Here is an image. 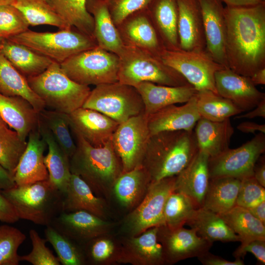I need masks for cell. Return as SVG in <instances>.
Returning a JSON list of instances; mask_svg holds the SVG:
<instances>
[{
    "mask_svg": "<svg viewBox=\"0 0 265 265\" xmlns=\"http://www.w3.org/2000/svg\"><path fill=\"white\" fill-rule=\"evenodd\" d=\"M228 68L250 77L265 67V1L224 6Z\"/></svg>",
    "mask_w": 265,
    "mask_h": 265,
    "instance_id": "6da1fadb",
    "label": "cell"
},
{
    "mask_svg": "<svg viewBox=\"0 0 265 265\" xmlns=\"http://www.w3.org/2000/svg\"><path fill=\"white\" fill-rule=\"evenodd\" d=\"M198 150L193 131L160 132L150 135L142 166L155 182L178 175Z\"/></svg>",
    "mask_w": 265,
    "mask_h": 265,
    "instance_id": "7a4b0ae2",
    "label": "cell"
},
{
    "mask_svg": "<svg viewBox=\"0 0 265 265\" xmlns=\"http://www.w3.org/2000/svg\"><path fill=\"white\" fill-rule=\"evenodd\" d=\"M72 133L76 150L70 159L71 173L83 179L95 194L108 192L123 172L111 139L103 146L94 147L79 134Z\"/></svg>",
    "mask_w": 265,
    "mask_h": 265,
    "instance_id": "3957f363",
    "label": "cell"
},
{
    "mask_svg": "<svg viewBox=\"0 0 265 265\" xmlns=\"http://www.w3.org/2000/svg\"><path fill=\"white\" fill-rule=\"evenodd\" d=\"M20 219L48 226L63 212L64 194L49 180L1 190Z\"/></svg>",
    "mask_w": 265,
    "mask_h": 265,
    "instance_id": "277c9868",
    "label": "cell"
},
{
    "mask_svg": "<svg viewBox=\"0 0 265 265\" xmlns=\"http://www.w3.org/2000/svg\"><path fill=\"white\" fill-rule=\"evenodd\" d=\"M118 56V81L121 83L133 87L142 82L173 86L189 83L159 57L145 49L125 43Z\"/></svg>",
    "mask_w": 265,
    "mask_h": 265,
    "instance_id": "5b68a950",
    "label": "cell"
},
{
    "mask_svg": "<svg viewBox=\"0 0 265 265\" xmlns=\"http://www.w3.org/2000/svg\"><path fill=\"white\" fill-rule=\"evenodd\" d=\"M27 80L46 106L67 114L81 107L91 91L89 86L71 80L54 61L41 74Z\"/></svg>",
    "mask_w": 265,
    "mask_h": 265,
    "instance_id": "8992f818",
    "label": "cell"
},
{
    "mask_svg": "<svg viewBox=\"0 0 265 265\" xmlns=\"http://www.w3.org/2000/svg\"><path fill=\"white\" fill-rule=\"evenodd\" d=\"M8 39L23 44L61 64L72 56L96 47L95 39L79 30L39 32L29 29Z\"/></svg>",
    "mask_w": 265,
    "mask_h": 265,
    "instance_id": "52a82bcc",
    "label": "cell"
},
{
    "mask_svg": "<svg viewBox=\"0 0 265 265\" xmlns=\"http://www.w3.org/2000/svg\"><path fill=\"white\" fill-rule=\"evenodd\" d=\"M60 65L71 80L80 84L96 86L118 81L119 56L98 45L72 56Z\"/></svg>",
    "mask_w": 265,
    "mask_h": 265,
    "instance_id": "ba28073f",
    "label": "cell"
},
{
    "mask_svg": "<svg viewBox=\"0 0 265 265\" xmlns=\"http://www.w3.org/2000/svg\"><path fill=\"white\" fill-rule=\"evenodd\" d=\"M82 107L98 111L119 124L144 113V105L136 89L119 81L96 85Z\"/></svg>",
    "mask_w": 265,
    "mask_h": 265,
    "instance_id": "9c48e42d",
    "label": "cell"
},
{
    "mask_svg": "<svg viewBox=\"0 0 265 265\" xmlns=\"http://www.w3.org/2000/svg\"><path fill=\"white\" fill-rule=\"evenodd\" d=\"M159 57L164 64L182 75L198 91L210 90L217 93L215 74L225 67L217 63L205 50L164 49Z\"/></svg>",
    "mask_w": 265,
    "mask_h": 265,
    "instance_id": "30bf717a",
    "label": "cell"
},
{
    "mask_svg": "<svg viewBox=\"0 0 265 265\" xmlns=\"http://www.w3.org/2000/svg\"><path fill=\"white\" fill-rule=\"evenodd\" d=\"M265 152V134L259 132L250 140L235 149H227L209 158L210 178L229 177L242 180L253 176L254 169Z\"/></svg>",
    "mask_w": 265,
    "mask_h": 265,
    "instance_id": "8fae6325",
    "label": "cell"
},
{
    "mask_svg": "<svg viewBox=\"0 0 265 265\" xmlns=\"http://www.w3.org/2000/svg\"><path fill=\"white\" fill-rule=\"evenodd\" d=\"M150 136L148 116L144 113L119 124L111 142L121 160L123 172L142 165Z\"/></svg>",
    "mask_w": 265,
    "mask_h": 265,
    "instance_id": "7c38bea8",
    "label": "cell"
},
{
    "mask_svg": "<svg viewBox=\"0 0 265 265\" xmlns=\"http://www.w3.org/2000/svg\"><path fill=\"white\" fill-rule=\"evenodd\" d=\"M175 176L151 183L141 203L128 216L126 226L132 236L154 227L164 225L163 210L174 191Z\"/></svg>",
    "mask_w": 265,
    "mask_h": 265,
    "instance_id": "4fadbf2b",
    "label": "cell"
},
{
    "mask_svg": "<svg viewBox=\"0 0 265 265\" xmlns=\"http://www.w3.org/2000/svg\"><path fill=\"white\" fill-rule=\"evenodd\" d=\"M158 240L162 247L165 263L174 264L186 259L198 257L209 251L212 243L207 241L191 228L170 229L159 227Z\"/></svg>",
    "mask_w": 265,
    "mask_h": 265,
    "instance_id": "5bb4252c",
    "label": "cell"
},
{
    "mask_svg": "<svg viewBox=\"0 0 265 265\" xmlns=\"http://www.w3.org/2000/svg\"><path fill=\"white\" fill-rule=\"evenodd\" d=\"M205 34V50L218 64L228 68L226 54V23L220 0H198Z\"/></svg>",
    "mask_w": 265,
    "mask_h": 265,
    "instance_id": "9a60e30c",
    "label": "cell"
},
{
    "mask_svg": "<svg viewBox=\"0 0 265 265\" xmlns=\"http://www.w3.org/2000/svg\"><path fill=\"white\" fill-rule=\"evenodd\" d=\"M214 79L218 94L231 101L243 112L253 109L265 98V94L256 88L250 77L229 68L217 71Z\"/></svg>",
    "mask_w": 265,
    "mask_h": 265,
    "instance_id": "2e32d148",
    "label": "cell"
},
{
    "mask_svg": "<svg viewBox=\"0 0 265 265\" xmlns=\"http://www.w3.org/2000/svg\"><path fill=\"white\" fill-rule=\"evenodd\" d=\"M68 115L72 132L94 147L103 146L111 139L119 124L98 111L83 107Z\"/></svg>",
    "mask_w": 265,
    "mask_h": 265,
    "instance_id": "e0dca14e",
    "label": "cell"
},
{
    "mask_svg": "<svg viewBox=\"0 0 265 265\" xmlns=\"http://www.w3.org/2000/svg\"><path fill=\"white\" fill-rule=\"evenodd\" d=\"M51 225L75 241L88 242L104 235L109 224L100 217L85 211L60 213Z\"/></svg>",
    "mask_w": 265,
    "mask_h": 265,
    "instance_id": "ac0fdd59",
    "label": "cell"
},
{
    "mask_svg": "<svg viewBox=\"0 0 265 265\" xmlns=\"http://www.w3.org/2000/svg\"><path fill=\"white\" fill-rule=\"evenodd\" d=\"M158 231L159 227H154L129 238L119 253L116 261L135 265L165 263L162 245L158 242Z\"/></svg>",
    "mask_w": 265,
    "mask_h": 265,
    "instance_id": "d6986e66",
    "label": "cell"
},
{
    "mask_svg": "<svg viewBox=\"0 0 265 265\" xmlns=\"http://www.w3.org/2000/svg\"><path fill=\"white\" fill-rule=\"evenodd\" d=\"M47 147L37 128L29 132L26 149L14 174L16 185H25L49 180L44 155Z\"/></svg>",
    "mask_w": 265,
    "mask_h": 265,
    "instance_id": "ffe728a7",
    "label": "cell"
},
{
    "mask_svg": "<svg viewBox=\"0 0 265 265\" xmlns=\"http://www.w3.org/2000/svg\"><path fill=\"white\" fill-rule=\"evenodd\" d=\"M209 157L198 150L189 164L175 176L174 191L189 197L196 208H201L208 189Z\"/></svg>",
    "mask_w": 265,
    "mask_h": 265,
    "instance_id": "44dd1931",
    "label": "cell"
},
{
    "mask_svg": "<svg viewBox=\"0 0 265 265\" xmlns=\"http://www.w3.org/2000/svg\"><path fill=\"white\" fill-rule=\"evenodd\" d=\"M196 95L183 105L168 106L147 115L150 135L162 131H193L201 118L197 108Z\"/></svg>",
    "mask_w": 265,
    "mask_h": 265,
    "instance_id": "7402d4cb",
    "label": "cell"
},
{
    "mask_svg": "<svg viewBox=\"0 0 265 265\" xmlns=\"http://www.w3.org/2000/svg\"><path fill=\"white\" fill-rule=\"evenodd\" d=\"M180 48L186 51L205 50L202 17L198 0H177Z\"/></svg>",
    "mask_w": 265,
    "mask_h": 265,
    "instance_id": "603a6c76",
    "label": "cell"
},
{
    "mask_svg": "<svg viewBox=\"0 0 265 265\" xmlns=\"http://www.w3.org/2000/svg\"><path fill=\"white\" fill-rule=\"evenodd\" d=\"M140 94L144 113L149 115L172 105L185 103L195 96L198 91L191 84L167 86L151 82H142L134 87Z\"/></svg>",
    "mask_w": 265,
    "mask_h": 265,
    "instance_id": "cb8c5ba5",
    "label": "cell"
},
{
    "mask_svg": "<svg viewBox=\"0 0 265 265\" xmlns=\"http://www.w3.org/2000/svg\"><path fill=\"white\" fill-rule=\"evenodd\" d=\"M0 117L26 141L29 132L37 128L39 115L24 98L0 93Z\"/></svg>",
    "mask_w": 265,
    "mask_h": 265,
    "instance_id": "d4e9b609",
    "label": "cell"
},
{
    "mask_svg": "<svg viewBox=\"0 0 265 265\" xmlns=\"http://www.w3.org/2000/svg\"><path fill=\"white\" fill-rule=\"evenodd\" d=\"M87 11L94 19L93 36L100 48L118 55L124 41L113 22L105 0H87Z\"/></svg>",
    "mask_w": 265,
    "mask_h": 265,
    "instance_id": "484cf974",
    "label": "cell"
},
{
    "mask_svg": "<svg viewBox=\"0 0 265 265\" xmlns=\"http://www.w3.org/2000/svg\"><path fill=\"white\" fill-rule=\"evenodd\" d=\"M37 128L48 148L44 162L49 173V180L64 195L72 174L70 158L61 148L39 116Z\"/></svg>",
    "mask_w": 265,
    "mask_h": 265,
    "instance_id": "4316f807",
    "label": "cell"
},
{
    "mask_svg": "<svg viewBox=\"0 0 265 265\" xmlns=\"http://www.w3.org/2000/svg\"><path fill=\"white\" fill-rule=\"evenodd\" d=\"M194 128L198 150L209 158L216 156L229 148L234 132L230 118L215 122L201 117Z\"/></svg>",
    "mask_w": 265,
    "mask_h": 265,
    "instance_id": "83f0119b",
    "label": "cell"
},
{
    "mask_svg": "<svg viewBox=\"0 0 265 265\" xmlns=\"http://www.w3.org/2000/svg\"><path fill=\"white\" fill-rule=\"evenodd\" d=\"M147 9L165 49H180L178 34L177 0H151Z\"/></svg>",
    "mask_w": 265,
    "mask_h": 265,
    "instance_id": "f1b7e54d",
    "label": "cell"
},
{
    "mask_svg": "<svg viewBox=\"0 0 265 265\" xmlns=\"http://www.w3.org/2000/svg\"><path fill=\"white\" fill-rule=\"evenodd\" d=\"M124 31L126 44L145 49L159 57L165 49L150 18L147 8L127 19Z\"/></svg>",
    "mask_w": 265,
    "mask_h": 265,
    "instance_id": "f546056e",
    "label": "cell"
},
{
    "mask_svg": "<svg viewBox=\"0 0 265 265\" xmlns=\"http://www.w3.org/2000/svg\"><path fill=\"white\" fill-rule=\"evenodd\" d=\"M104 201L95 195L89 185L79 176L72 174L64 195L63 211H85L104 219Z\"/></svg>",
    "mask_w": 265,
    "mask_h": 265,
    "instance_id": "4dcf8cb0",
    "label": "cell"
},
{
    "mask_svg": "<svg viewBox=\"0 0 265 265\" xmlns=\"http://www.w3.org/2000/svg\"><path fill=\"white\" fill-rule=\"evenodd\" d=\"M0 53L26 78L41 74L53 61L26 46L8 39H4Z\"/></svg>",
    "mask_w": 265,
    "mask_h": 265,
    "instance_id": "1f68e13d",
    "label": "cell"
},
{
    "mask_svg": "<svg viewBox=\"0 0 265 265\" xmlns=\"http://www.w3.org/2000/svg\"><path fill=\"white\" fill-rule=\"evenodd\" d=\"M0 93L8 96H19L27 100L39 113L44 109V101L32 90L27 78L0 53Z\"/></svg>",
    "mask_w": 265,
    "mask_h": 265,
    "instance_id": "d6a6232c",
    "label": "cell"
},
{
    "mask_svg": "<svg viewBox=\"0 0 265 265\" xmlns=\"http://www.w3.org/2000/svg\"><path fill=\"white\" fill-rule=\"evenodd\" d=\"M207 241L223 242L240 241L235 234L217 213L203 208H197L186 223Z\"/></svg>",
    "mask_w": 265,
    "mask_h": 265,
    "instance_id": "836d02e7",
    "label": "cell"
},
{
    "mask_svg": "<svg viewBox=\"0 0 265 265\" xmlns=\"http://www.w3.org/2000/svg\"><path fill=\"white\" fill-rule=\"evenodd\" d=\"M241 180L229 177L210 178L201 208L218 214L224 213L236 206Z\"/></svg>",
    "mask_w": 265,
    "mask_h": 265,
    "instance_id": "e575fe53",
    "label": "cell"
},
{
    "mask_svg": "<svg viewBox=\"0 0 265 265\" xmlns=\"http://www.w3.org/2000/svg\"><path fill=\"white\" fill-rule=\"evenodd\" d=\"M150 183L149 175L142 165L122 172L114 183L113 191L122 205L132 207L146 193Z\"/></svg>",
    "mask_w": 265,
    "mask_h": 265,
    "instance_id": "d590c367",
    "label": "cell"
},
{
    "mask_svg": "<svg viewBox=\"0 0 265 265\" xmlns=\"http://www.w3.org/2000/svg\"><path fill=\"white\" fill-rule=\"evenodd\" d=\"M219 215L240 238L241 244L256 239L265 240V225L247 209L235 206L227 212Z\"/></svg>",
    "mask_w": 265,
    "mask_h": 265,
    "instance_id": "8d00e7d4",
    "label": "cell"
},
{
    "mask_svg": "<svg viewBox=\"0 0 265 265\" xmlns=\"http://www.w3.org/2000/svg\"><path fill=\"white\" fill-rule=\"evenodd\" d=\"M46 0L71 27L94 38V19L87 10V0Z\"/></svg>",
    "mask_w": 265,
    "mask_h": 265,
    "instance_id": "74e56055",
    "label": "cell"
},
{
    "mask_svg": "<svg viewBox=\"0 0 265 265\" xmlns=\"http://www.w3.org/2000/svg\"><path fill=\"white\" fill-rule=\"evenodd\" d=\"M11 5L23 14L29 26L47 25L60 29L72 28L46 0H14Z\"/></svg>",
    "mask_w": 265,
    "mask_h": 265,
    "instance_id": "f35d334b",
    "label": "cell"
},
{
    "mask_svg": "<svg viewBox=\"0 0 265 265\" xmlns=\"http://www.w3.org/2000/svg\"><path fill=\"white\" fill-rule=\"evenodd\" d=\"M196 106L201 118L222 121L243 111L229 100L210 90L198 91Z\"/></svg>",
    "mask_w": 265,
    "mask_h": 265,
    "instance_id": "ab89813d",
    "label": "cell"
},
{
    "mask_svg": "<svg viewBox=\"0 0 265 265\" xmlns=\"http://www.w3.org/2000/svg\"><path fill=\"white\" fill-rule=\"evenodd\" d=\"M38 114L58 145L70 159L75 152L76 144L70 132L68 115L45 108Z\"/></svg>",
    "mask_w": 265,
    "mask_h": 265,
    "instance_id": "60d3db41",
    "label": "cell"
},
{
    "mask_svg": "<svg viewBox=\"0 0 265 265\" xmlns=\"http://www.w3.org/2000/svg\"><path fill=\"white\" fill-rule=\"evenodd\" d=\"M44 234L46 239L53 246L61 264L82 265L85 264L84 255L74 240L51 225L46 226Z\"/></svg>",
    "mask_w": 265,
    "mask_h": 265,
    "instance_id": "b9f144b4",
    "label": "cell"
},
{
    "mask_svg": "<svg viewBox=\"0 0 265 265\" xmlns=\"http://www.w3.org/2000/svg\"><path fill=\"white\" fill-rule=\"evenodd\" d=\"M196 207L185 194L172 192L167 198L163 210L164 225L170 229L182 227L194 213Z\"/></svg>",
    "mask_w": 265,
    "mask_h": 265,
    "instance_id": "7bdbcfd3",
    "label": "cell"
},
{
    "mask_svg": "<svg viewBox=\"0 0 265 265\" xmlns=\"http://www.w3.org/2000/svg\"><path fill=\"white\" fill-rule=\"evenodd\" d=\"M27 141L22 140L7 124L0 126V164L14 176Z\"/></svg>",
    "mask_w": 265,
    "mask_h": 265,
    "instance_id": "ee69618b",
    "label": "cell"
},
{
    "mask_svg": "<svg viewBox=\"0 0 265 265\" xmlns=\"http://www.w3.org/2000/svg\"><path fill=\"white\" fill-rule=\"evenodd\" d=\"M26 236L19 229L8 225L0 226V265H18L20 246Z\"/></svg>",
    "mask_w": 265,
    "mask_h": 265,
    "instance_id": "f6af8a7d",
    "label": "cell"
},
{
    "mask_svg": "<svg viewBox=\"0 0 265 265\" xmlns=\"http://www.w3.org/2000/svg\"><path fill=\"white\" fill-rule=\"evenodd\" d=\"M23 14L14 6L0 5V37L8 39L28 29Z\"/></svg>",
    "mask_w": 265,
    "mask_h": 265,
    "instance_id": "bcb514c9",
    "label": "cell"
},
{
    "mask_svg": "<svg viewBox=\"0 0 265 265\" xmlns=\"http://www.w3.org/2000/svg\"><path fill=\"white\" fill-rule=\"evenodd\" d=\"M32 248L31 252L22 256H20L21 261H26L33 265H60V262L57 256L48 248L46 243V238L40 237L38 233L34 229L29 232Z\"/></svg>",
    "mask_w": 265,
    "mask_h": 265,
    "instance_id": "7dc6e473",
    "label": "cell"
},
{
    "mask_svg": "<svg viewBox=\"0 0 265 265\" xmlns=\"http://www.w3.org/2000/svg\"><path fill=\"white\" fill-rule=\"evenodd\" d=\"M265 188L253 176L241 180L236 206L248 209L265 201Z\"/></svg>",
    "mask_w": 265,
    "mask_h": 265,
    "instance_id": "c3c4849f",
    "label": "cell"
},
{
    "mask_svg": "<svg viewBox=\"0 0 265 265\" xmlns=\"http://www.w3.org/2000/svg\"><path fill=\"white\" fill-rule=\"evenodd\" d=\"M113 22L120 26L133 13L146 8L151 0H105Z\"/></svg>",
    "mask_w": 265,
    "mask_h": 265,
    "instance_id": "681fc988",
    "label": "cell"
},
{
    "mask_svg": "<svg viewBox=\"0 0 265 265\" xmlns=\"http://www.w3.org/2000/svg\"><path fill=\"white\" fill-rule=\"evenodd\" d=\"M94 239L89 241L91 244L88 247V255L91 260L94 262H101L108 259L114 252L113 242L107 238Z\"/></svg>",
    "mask_w": 265,
    "mask_h": 265,
    "instance_id": "f907efd6",
    "label": "cell"
},
{
    "mask_svg": "<svg viewBox=\"0 0 265 265\" xmlns=\"http://www.w3.org/2000/svg\"><path fill=\"white\" fill-rule=\"evenodd\" d=\"M247 252L252 253L261 265L265 264V240L256 239L245 244H241L233 255L236 259H241Z\"/></svg>",
    "mask_w": 265,
    "mask_h": 265,
    "instance_id": "816d5d0a",
    "label": "cell"
},
{
    "mask_svg": "<svg viewBox=\"0 0 265 265\" xmlns=\"http://www.w3.org/2000/svg\"><path fill=\"white\" fill-rule=\"evenodd\" d=\"M19 219L13 206L0 190V221L7 223H13Z\"/></svg>",
    "mask_w": 265,
    "mask_h": 265,
    "instance_id": "f5cc1de1",
    "label": "cell"
},
{
    "mask_svg": "<svg viewBox=\"0 0 265 265\" xmlns=\"http://www.w3.org/2000/svg\"><path fill=\"white\" fill-rule=\"evenodd\" d=\"M200 262L204 265H243L244 262L241 259H236L234 261H229L209 251L197 257Z\"/></svg>",
    "mask_w": 265,
    "mask_h": 265,
    "instance_id": "db71d44e",
    "label": "cell"
},
{
    "mask_svg": "<svg viewBox=\"0 0 265 265\" xmlns=\"http://www.w3.org/2000/svg\"><path fill=\"white\" fill-rule=\"evenodd\" d=\"M16 185L13 175L0 164V190H7Z\"/></svg>",
    "mask_w": 265,
    "mask_h": 265,
    "instance_id": "11a10c76",
    "label": "cell"
},
{
    "mask_svg": "<svg viewBox=\"0 0 265 265\" xmlns=\"http://www.w3.org/2000/svg\"><path fill=\"white\" fill-rule=\"evenodd\" d=\"M237 129L245 133H255L259 132L265 133V125L259 124L253 122H243L237 126Z\"/></svg>",
    "mask_w": 265,
    "mask_h": 265,
    "instance_id": "9f6ffc18",
    "label": "cell"
},
{
    "mask_svg": "<svg viewBox=\"0 0 265 265\" xmlns=\"http://www.w3.org/2000/svg\"><path fill=\"white\" fill-rule=\"evenodd\" d=\"M256 117L265 118V98L254 107V109L244 114L237 116L235 118L253 119Z\"/></svg>",
    "mask_w": 265,
    "mask_h": 265,
    "instance_id": "6f0895ef",
    "label": "cell"
},
{
    "mask_svg": "<svg viewBox=\"0 0 265 265\" xmlns=\"http://www.w3.org/2000/svg\"><path fill=\"white\" fill-rule=\"evenodd\" d=\"M247 209L254 216L265 225V201Z\"/></svg>",
    "mask_w": 265,
    "mask_h": 265,
    "instance_id": "680465c9",
    "label": "cell"
},
{
    "mask_svg": "<svg viewBox=\"0 0 265 265\" xmlns=\"http://www.w3.org/2000/svg\"><path fill=\"white\" fill-rule=\"evenodd\" d=\"M263 161L260 164H256L253 177L261 186L265 187V163L264 159Z\"/></svg>",
    "mask_w": 265,
    "mask_h": 265,
    "instance_id": "91938a15",
    "label": "cell"
},
{
    "mask_svg": "<svg viewBox=\"0 0 265 265\" xmlns=\"http://www.w3.org/2000/svg\"><path fill=\"white\" fill-rule=\"evenodd\" d=\"M226 6H237L257 4L265 1L264 0H220Z\"/></svg>",
    "mask_w": 265,
    "mask_h": 265,
    "instance_id": "94428289",
    "label": "cell"
},
{
    "mask_svg": "<svg viewBox=\"0 0 265 265\" xmlns=\"http://www.w3.org/2000/svg\"><path fill=\"white\" fill-rule=\"evenodd\" d=\"M252 82L255 85L265 84V67L255 72L250 77Z\"/></svg>",
    "mask_w": 265,
    "mask_h": 265,
    "instance_id": "6125c7cd",
    "label": "cell"
},
{
    "mask_svg": "<svg viewBox=\"0 0 265 265\" xmlns=\"http://www.w3.org/2000/svg\"><path fill=\"white\" fill-rule=\"evenodd\" d=\"M14 0H0V5H11Z\"/></svg>",
    "mask_w": 265,
    "mask_h": 265,
    "instance_id": "be15d7a7",
    "label": "cell"
},
{
    "mask_svg": "<svg viewBox=\"0 0 265 265\" xmlns=\"http://www.w3.org/2000/svg\"><path fill=\"white\" fill-rule=\"evenodd\" d=\"M4 40V38L0 37V51H1V48H2V44H3V42Z\"/></svg>",
    "mask_w": 265,
    "mask_h": 265,
    "instance_id": "e7e4bbea",
    "label": "cell"
},
{
    "mask_svg": "<svg viewBox=\"0 0 265 265\" xmlns=\"http://www.w3.org/2000/svg\"><path fill=\"white\" fill-rule=\"evenodd\" d=\"M6 123L3 121V120L0 117V126L5 124Z\"/></svg>",
    "mask_w": 265,
    "mask_h": 265,
    "instance_id": "03108f58",
    "label": "cell"
},
{
    "mask_svg": "<svg viewBox=\"0 0 265 265\" xmlns=\"http://www.w3.org/2000/svg\"></svg>",
    "mask_w": 265,
    "mask_h": 265,
    "instance_id": "003e7915",
    "label": "cell"
}]
</instances>
